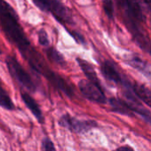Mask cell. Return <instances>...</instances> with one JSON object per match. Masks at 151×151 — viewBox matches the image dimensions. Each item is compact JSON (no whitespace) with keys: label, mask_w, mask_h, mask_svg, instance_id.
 <instances>
[{"label":"cell","mask_w":151,"mask_h":151,"mask_svg":"<svg viewBox=\"0 0 151 151\" xmlns=\"http://www.w3.org/2000/svg\"><path fill=\"white\" fill-rule=\"evenodd\" d=\"M15 10L6 0H0V27L6 38L14 45L29 65L42 57L31 45L19 20Z\"/></svg>","instance_id":"obj_1"},{"label":"cell","mask_w":151,"mask_h":151,"mask_svg":"<svg viewBox=\"0 0 151 151\" xmlns=\"http://www.w3.org/2000/svg\"><path fill=\"white\" fill-rule=\"evenodd\" d=\"M117 4L122 14L123 21L135 43L151 55V40L142 26L146 20L139 0H117Z\"/></svg>","instance_id":"obj_2"},{"label":"cell","mask_w":151,"mask_h":151,"mask_svg":"<svg viewBox=\"0 0 151 151\" xmlns=\"http://www.w3.org/2000/svg\"><path fill=\"white\" fill-rule=\"evenodd\" d=\"M34 4L43 12L51 14L60 23L63 25H73V16L59 0H33Z\"/></svg>","instance_id":"obj_3"},{"label":"cell","mask_w":151,"mask_h":151,"mask_svg":"<svg viewBox=\"0 0 151 151\" xmlns=\"http://www.w3.org/2000/svg\"><path fill=\"white\" fill-rule=\"evenodd\" d=\"M6 63L12 78H14L22 86H23L29 92L34 93L37 91L36 84L32 79L31 76L25 70V68L14 56H7Z\"/></svg>","instance_id":"obj_4"},{"label":"cell","mask_w":151,"mask_h":151,"mask_svg":"<svg viewBox=\"0 0 151 151\" xmlns=\"http://www.w3.org/2000/svg\"><path fill=\"white\" fill-rule=\"evenodd\" d=\"M58 123L61 127L78 134L86 132L98 125L97 122L94 120H82L71 116L68 114H64L61 116Z\"/></svg>","instance_id":"obj_5"},{"label":"cell","mask_w":151,"mask_h":151,"mask_svg":"<svg viewBox=\"0 0 151 151\" xmlns=\"http://www.w3.org/2000/svg\"><path fill=\"white\" fill-rule=\"evenodd\" d=\"M78 87L85 98L87 100L99 103V104H105L107 103V98L106 95L102 90V88L88 79H83L80 80L78 83Z\"/></svg>","instance_id":"obj_6"},{"label":"cell","mask_w":151,"mask_h":151,"mask_svg":"<svg viewBox=\"0 0 151 151\" xmlns=\"http://www.w3.org/2000/svg\"><path fill=\"white\" fill-rule=\"evenodd\" d=\"M101 71L102 76L107 80H109L116 85L123 86L124 80L123 79L122 76L119 74L115 64L112 61H110V60L103 61L101 65Z\"/></svg>","instance_id":"obj_7"},{"label":"cell","mask_w":151,"mask_h":151,"mask_svg":"<svg viewBox=\"0 0 151 151\" xmlns=\"http://www.w3.org/2000/svg\"><path fill=\"white\" fill-rule=\"evenodd\" d=\"M21 95H22V99L24 104L31 111V113L37 119V121L40 124H43L44 121H45L44 115H43V112H42L39 105L35 101V99H33L32 96L30 94H29L28 93H26V92H22V94Z\"/></svg>","instance_id":"obj_8"},{"label":"cell","mask_w":151,"mask_h":151,"mask_svg":"<svg viewBox=\"0 0 151 151\" xmlns=\"http://www.w3.org/2000/svg\"><path fill=\"white\" fill-rule=\"evenodd\" d=\"M126 63L131 66L132 68H133L134 69L138 70L139 73L143 74L146 78H151V68L148 66V64L143 60L142 59H140L138 56H132V57H129L126 60Z\"/></svg>","instance_id":"obj_9"},{"label":"cell","mask_w":151,"mask_h":151,"mask_svg":"<svg viewBox=\"0 0 151 151\" xmlns=\"http://www.w3.org/2000/svg\"><path fill=\"white\" fill-rule=\"evenodd\" d=\"M77 61H78L79 67L81 68V69L83 70L84 74L86 75V77L87 78V79L89 81H91L92 83L101 87V82L99 80V78H98V76H97L93 67L88 61H86V60H84L82 58H77Z\"/></svg>","instance_id":"obj_10"},{"label":"cell","mask_w":151,"mask_h":151,"mask_svg":"<svg viewBox=\"0 0 151 151\" xmlns=\"http://www.w3.org/2000/svg\"><path fill=\"white\" fill-rule=\"evenodd\" d=\"M109 103L113 111L119 113L121 115H124V116H133L134 112L132 110L128 102H126L121 99L113 97L109 100Z\"/></svg>","instance_id":"obj_11"},{"label":"cell","mask_w":151,"mask_h":151,"mask_svg":"<svg viewBox=\"0 0 151 151\" xmlns=\"http://www.w3.org/2000/svg\"><path fill=\"white\" fill-rule=\"evenodd\" d=\"M132 87L137 98L143 101L147 106L151 108V91L145 86L139 84H134Z\"/></svg>","instance_id":"obj_12"},{"label":"cell","mask_w":151,"mask_h":151,"mask_svg":"<svg viewBox=\"0 0 151 151\" xmlns=\"http://www.w3.org/2000/svg\"><path fill=\"white\" fill-rule=\"evenodd\" d=\"M45 54L47 56V58L54 64L61 67V68H64L66 66V60L64 59V57L62 56V54L57 51L54 47H52V46H49L47 48H45Z\"/></svg>","instance_id":"obj_13"},{"label":"cell","mask_w":151,"mask_h":151,"mask_svg":"<svg viewBox=\"0 0 151 151\" xmlns=\"http://www.w3.org/2000/svg\"><path fill=\"white\" fill-rule=\"evenodd\" d=\"M0 107H2L7 110H14L15 109V106L9 96L6 90L3 87V86L0 83Z\"/></svg>","instance_id":"obj_14"},{"label":"cell","mask_w":151,"mask_h":151,"mask_svg":"<svg viewBox=\"0 0 151 151\" xmlns=\"http://www.w3.org/2000/svg\"><path fill=\"white\" fill-rule=\"evenodd\" d=\"M132 110L133 112H136L139 116H140L146 123H147L149 125H151V111L147 109L146 108H143L141 104L139 103H129Z\"/></svg>","instance_id":"obj_15"},{"label":"cell","mask_w":151,"mask_h":151,"mask_svg":"<svg viewBox=\"0 0 151 151\" xmlns=\"http://www.w3.org/2000/svg\"><path fill=\"white\" fill-rule=\"evenodd\" d=\"M37 37H38V43L44 46V47H49L50 45V41H49V37L48 35L46 33V31L45 29H40L37 33Z\"/></svg>","instance_id":"obj_16"},{"label":"cell","mask_w":151,"mask_h":151,"mask_svg":"<svg viewBox=\"0 0 151 151\" xmlns=\"http://www.w3.org/2000/svg\"><path fill=\"white\" fill-rule=\"evenodd\" d=\"M103 8L109 19H113L114 17V4L112 0H104L103 1Z\"/></svg>","instance_id":"obj_17"},{"label":"cell","mask_w":151,"mask_h":151,"mask_svg":"<svg viewBox=\"0 0 151 151\" xmlns=\"http://www.w3.org/2000/svg\"><path fill=\"white\" fill-rule=\"evenodd\" d=\"M43 150L44 151H56V148L53 145V142L49 138H45L43 139Z\"/></svg>","instance_id":"obj_18"},{"label":"cell","mask_w":151,"mask_h":151,"mask_svg":"<svg viewBox=\"0 0 151 151\" xmlns=\"http://www.w3.org/2000/svg\"><path fill=\"white\" fill-rule=\"evenodd\" d=\"M69 33L71 34V36L75 38V40L77 41L78 43L79 44H83L85 45L86 44V41H85V38L83 37L82 35H80L79 33H77V32H75V31H69Z\"/></svg>","instance_id":"obj_19"},{"label":"cell","mask_w":151,"mask_h":151,"mask_svg":"<svg viewBox=\"0 0 151 151\" xmlns=\"http://www.w3.org/2000/svg\"><path fill=\"white\" fill-rule=\"evenodd\" d=\"M116 151H134V149L130 146H122L116 149Z\"/></svg>","instance_id":"obj_20"},{"label":"cell","mask_w":151,"mask_h":151,"mask_svg":"<svg viewBox=\"0 0 151 151\" xmlns=\"http://www.w3.org/2000/svg\"><path fill=\"white\" fill-rule=\"evenodd\" d=\"M141 1L145 4L146 7L149 12H151V0H141Z\"/></svg>","instance_id":"obj_21"}]
</instances>
